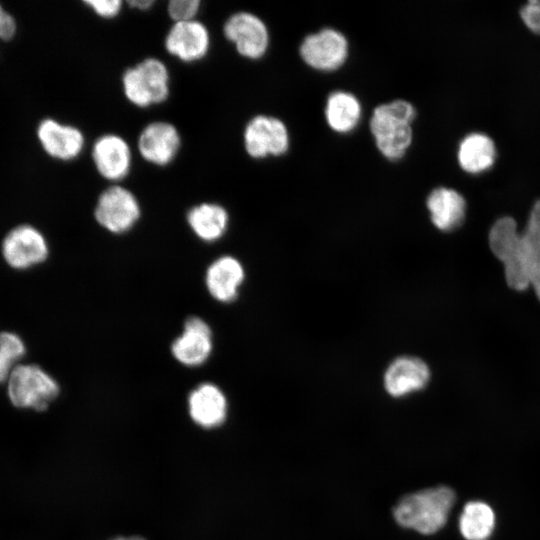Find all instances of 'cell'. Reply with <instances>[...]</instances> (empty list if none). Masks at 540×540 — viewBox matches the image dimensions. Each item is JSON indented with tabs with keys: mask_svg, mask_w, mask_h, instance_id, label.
<instances>
[{
	"mask_svg": "<svg viewBox=\"0 0 540 540\" xmlns=\"http://www.w3.org/2000/svg\"><path fill=\"white\" fill-rule=\"evenodd\" d=\"M58 394L57 382L37 365H20L10 373L8 395L16 407L42 411Z\"/></svg>",
	"mask_w": 540,
	"mask_h": 540,
	"instance_id": "cell-5",
	"label": "cell"
},
{
	"mask_svg": "<svg viewBox=\"0 0 540 540\" xmlns=\"http://www.w3.org/2000/svg\"><path fill=\"white\" fill-rule=\"evenodd\" d=\"M495 526L492 508L481 501L466 503L459 518V529L466 540H487Z\"/></svg>",
	"mask_w": 540,
	"mask_h": 540,
	"instance_id": "cell-23",
	"label": "cell"
},
{
	"mask_svg": "<svg viewBox=\"0 0 540 540\" xmlns=\"http://www.w3.org/2000/svg\"><path fill=\"white\" fill-rule=\"evenodd\" d=\"M141 209L135 195L127 188L112 185L99 196L94 216L100 226L112 233L129 231L139 220Z\"/></svg>",
	"mask_w": 540,
	"mask_h": 540,
	"instance_id": "cell-6",
	"label": "cell"
},
{
	"mask_svg": "<svg viewBox=\"0 0 540 540\" xmlns=\"http://www.w3.org/2000/svg\"><path fill=\"white\" fill-rule=\"evenodd\" d=\"M496 158L493 140L484 133L474 132L466 135L460 142L457 159L460 167L471 174L489 169Z\"/></svg>",
	"mask_w": 540,
	"mask_h": 540,
	"instance_id": "cell-20",
	"label": "cell"
},
{
	"mask_svg": "<svg viewBox=\"0 0 540 540\" xmlns=\"http://www.w3.org/2000/svg\"><path fill=\"white\" fill-rule=\"evenodd\" d=\"M201 1L199 0H171L167 11L170 18L177 22L194 20L199 12Z\"/></svg>",
	"mask_w": 540,
	"mask_h": 540,
	"instance_id": "cell-24",
	"label": "cell"
},
{
	"mask_svg": "<svg viewBox=\"0 0 540 540\" xmlns=\"http://www.w3.org/2000/svg\"><path fill=\"white\" fill-rule=\"evenodd\" d=\"M166 51L178 60L193 63L203 59L211 45L207 27L194 19L174 23L165 36Z\"/></svg>",
	"mask_w": 540,
	"mask_h": 540,
	"instance_id": "cell-10",
	"label": "cell"
},
{
	"mask_svg": "<svg viewBox=\"0 0 540 540\" xmlns=\"http://www.w3.org/2000/svg\"><path fill=\"white\" fill-rule=\"evenodd\" d=\"M537 265H540V259H539V261H538V264H537ZM536 267H537V266H536Z\"/></svg>",
	"mask_w": 540,
	"mask_h": 540,
	"instance_id": "cell-35",
	"label": "cell"
},
{
	"mask_svg": "<svg viewBox=\"0 0 540 540\" xmlns=\"http://www.w3.org/2000/svg\"><path fill=\"white\" fill-rule=\"evenodd\" d=\"M348 50L347 38L334 28H323L307 35L299 49L302 60L319 71L340 68L347 60Z\"/></svg>",
	"mask_w": 540,
	"mask_h": 540,
	"instance_id": "cell-7",
	"label": "cell"
},
{
	"mask_svg": "<svg viewBox=\"0 0 540 540\" xmlns=\"http://www.w3.org/2000/svg\"><path fill=\"white\" fill-rule=\"evenodd\" d=\"M489 245L494 255L505 267L507 284L516 290H524L530 284L540 255L518 233L513 218L502 217L492 226Z\"/></svg>",
	"mask_w": 540,
	"mask_h": 540,
	"instance_id": "cell-1",
	"label": "cell"
},
{
	"mask_svg": "<svg viewBox=\"0 0 540 540\" xmlns=\"http://www.w3.org/2000/svg\"><path fill=\"white\" fill-rule=\"evenodd\" d=\"M112 540H145V539L142 537H118Z\"/></svg>",
	"mask_w": 540,
	"mask_h": 540,
	"instance_id": "cell-33",
	"label": "cell"
},
{
	"mask_svg": "<svg viewBox=\"0 0 540 540\" xmlns=\"http://www.w3.org/2000/svg\"><path fill=\"white\" fill-rule=\"evenodd\" d=\"M0 348L14 363L25 353V346L19 336L11 332L0 333Z\"/></svg>",
	"mask_w": 540,
	"mask_h": 540,
	"instance_id": "cell-26",
	"label": "cell"
},
{
	"mask_svg": "<svg viewBox=\"0 0 540 540\" xmlns=\"http://www.w3.org/2000/svg\"><path fill=\"white\" fill-rule=\"evenodd\" d=\"M187 222L195 235L203 241L220 239L228 228L229 215L226 209L216 203H201L187 213Z\"/></svg>",
	"mask_w": 540,
	"mask_h": 540,
	"instance_id": "cell-21",
	"label": "cell"
},
{
	"mask_svg": "<svg viewBox=\"0 0 540 540\" xmlns=\"http://www.w3.org/2000/svg\"><path fill=\"white\" fill-rule=\"evenodd\" d=\"M6 12V10L3 8V6L0 4V20L1 18L3 17L4 13Z\"/></svg>",
	"mask_w": 540,
	"mask_h": 540,
	"instance_id": "cell-34",
	"label": "cell"
},
{
	"mask_svg": "<svg viewBox=\"0 0 540 540\" xmlns=\"http://www.w3.org/2000/svg\"><path fill=\"white\" fill-rule=\"evenodd\" d=\"M188 407L193 421L204 428L221 425L227 415L226 397L213 383H202L191 391Z\"/></svg>",
	"mask_w": 540,
	"mask_h": 540,
	"instance_id": "cell-18",
	"label": "cell"
},
{
	"mask_svg": "<svg viewBox=\"0 0 540 540\" xmlns=\"http://www.w3.org/2000/svg\"><path fill=\"white\" fill-rule=\"evenodd\" d=\"M416 109L409 101L393 100L378 105L370 118V131L379 152L388 160L401 159L413 139Z\"/></svg>",
	"mask_w": 540,
	"mask_h": 540,
	"instance_id": "cell-2",
	"label": "cell"
},
{
	"mask_svg": "<svg viewBox=\"0 0 540 540\" xmlns=\"http://www.w3.org/2000/svg\"><path fill=\"white\" fill-rule=\"evenodd\" d=\"M92 160L104 179L117 182L130 172L132 153L127 141L117 134H104L93 144Z\"/></svg>",
	"mask_w": 540,
	"mask_h": 540,
	"instance_id": "cell-14",
	"label": "cell"
},
{
	"mask_svg": "<svg viewBox=\"0 0 540 540\" xmlns=\"http://www.w3.org/2000/svg\"><path fill=\"white\" fill-rule=\"evenodd\" d=\"M121 82L126 99L140 108L163 103L169 97V71L161 60L154 57L126 69Z\"/></svg>",
	"mask_w": 540,
	"mask_h": 540,
	"instance_id": "cell-4",
	"label": "cell"
},
{
	"mask_svg": "<svg viewBox=\"0 0 540 540\" xmlns=\"http://www.w3.org/2000/svg\"><path fill=\"white\" fill-rule=\"evenodd\" d=\"M522 235L527 244L540 254V200L533 205L526 229Z\"/></svg>",
	"mask_w": 540,
	"mask_h": 540,
	"instance_id": "cell-25",
	"label": "cell"
},
{
	"mask_svg": "<svg viewBox=\"0 0 540 540\" xmlns=\"http://www.w3.org/2000/svg\"><path fill=\"white\" fill-rule=\"evenodd\" d=\"M83 3L101 18H114L122 9L121 0H86Z\"/></svg>",
	"mask_w": 540,
	"mask_h": 540,
	"instance_id": "cell-27",
	"label": "cell"
},
{
	"mask_svg": "<svg viewBox=\"0 0 540 540\" xmlns=\"http://www.w3.org/2000/svg\"><path fill=\"white\" fill-rule=\"evenodd\" d=\"M17 33V22L12 14L5 12L0 20V39L10 41Z\"/></svg>",
	"mask_w": 540,
	"mask_h": 540,
	"instance_id": "cell-29",
	"label": "cell"
},
{
	"mask_svg": "<svg viewBox=\"0 0 540 540\" xmlns=\"http://www.w3.org/2000/svg\"><path fill=\"white\" fill-rule=\"evenodd\" d=\"M2 250L6 262L17 269L41 263L48 255L44 236L27 224L15 227L6 235Z\"/></svg>",
	"mask_w": 540,
	"mask_h": 540,
	"instance_id": "cell-13",
	"label": "cell"
},
{
	"mask_svg": "<svg viewBox=\"0 0 540 540\" xmlns=\"http://www.w3.org/2000/svg\"><path fill=\"white\" fill-rule=\"evenodd\" d=\"M455 501L452 489L439 486L403 497L393 514L399 525L422 534H432L447 522Z\"/></svg>",
	"mask_w": 540,
	"mask_h": 540,
	"instance_id": "cell-3",
	"label": "cell"
},
{
	"mask_svg": "<svg viewBox=\"0 0 540 540\" xmlns=\"http://www.w3.org/2000/svg\"><path fill=\"white\" fill-rule=\"evenodd\" d=\"M36 135L43 151L60 161L76 159L85 145V136L79 128L53 118L41 120Z\"/></svg>",
	"mask_w": 540,
	"mask_h": 540,
	"instance_id": "cell-11",
	"label": "cell"
},
{
	"mask_svg": "<svg viewBox=\"0 0 540 540\" xmlns=\"http://www.w3.org/2000/svg\"><path fill=\"white\" fill-rule=\"evenodd\" d=\"M531 284L533 285L536 295L540 300V265H537L532 276Z\"/></svg>",
	"mask_w": 540,
	"mask_h": 540,
	"instance_id": "cell-32",
	"label": "cell"
},
{
	"mask_svg": "<svg viewBox=\"0 0 540 540\" xmlns=\"http://www.w3.org/2000/svg\"><path fill=\"white\" fill-rule=\"evenodd\" d=\"M223 33L245 58L256 60L267 52L270 40L268 28L260 17L251 12L241 11L231 15L224 23Z\"/></svg>",
	"mask_w": 540,
	"mask_h": 540,
	"instance_id": "cell-9",
	"label": "cell"
},
{
	"mask_svg": "<svg viewBox=\"0 0 540 540\" xmlns=\"http://www.w3.org/2000/svg\"><path fill=\"white\" fill-rule=\"evenodd\" d=\"M181 146L177 128L166 121H154L140 132L137 148L141 157L156 166H166L176 157Z\"/></svg>",
	"mask_w": 540,
	"mask_h": 540,
	"instance_id": "cell-12",
	"label": "cell"
},
{
	"mask_svg": "<svg viewBox=\"0 0 540 540\" xmlns=\"http://www.w3.org/2000/svg\"><path fill=\"white\" fill-rule=\"evenodd\" d=\"M245 278L242 264L232 256H222L208 267L205 282L210 295L216 300L229 303L238 296Z\"/></svg>",
	"mask_w": 540,
	"mask_h": 540,
	"instance_id": "cell-17",
	"label": "cell"
},
{
	"mask_svg": "<svg viewBox=\"0 0 540 540\" xmlns=\"http://www.w3.org/2000/svg\"><path fill=\"white\" fill-rule=\"evenodd\" d=\"M361 111V104L354 94L337 90L327 98L325 118L335 132L348 133L358 125Z\"/></svg>",
	"mask_w": 540,
	"mask_h": 540,
	"instance_id": "cell-22",
	"label": "cell"
},
{
	"mask_svg": "<svg viewBox=\"0 0 540 540\" xmlns=\"http://www.w3.org/2000/svg\"><path fill=\"white\" fill-rule=\"evenodd\" d=\"M433 225L444 232L458 228L466 212V201L456 190L448 187L433 189L426 200Z\"/></svg>",
	"mask_w": 540,
	"mask_h": 540,
	"instance_id": "cell-19",
	"label": "cell"
},
{
	"mask_svg": "<svg viewBox=\"0 0 540 540\" xmlns=\"http://www.w3.org/2000/svg\"><path fill=\"white\" fill-rule=\"evenodd\" d=\"M12 364L13 362L0 348V382H2L8 376Z\"/></svg>",
	"mask_w": 540,
	"mask_h": 540,
	"instance_id": "cell-30",
	"label": "cell"
},
{
	"mask_svg": "<svg viewBox=\"0 0 540 540\" xmlns=\"http://www.w3.org/2000/svg\"><path fill=\"white\" fill-rule=\"evenodd\" d=\"M524 24L534 33L540 34V0H531L520 9Z\"/></svg>",
	"mask_w": 540,
	"mask_h": 540,
	"instance_id": "cell-28",
	"label": "cell"
},
{
	"mask_svg": "<svg viewBox=\"0 0 540 540\" xmlns=\"http://www.w3.org/2000/svg\"><path fill=\"white\" fill-rule=\"evenodd\" d=\"M128 4L132 8H136L139 10H147L152 7V5L154 4V1L153 0H133V1H129Z\"/></svg>",
	"mask_w": 540,
	"mask_h": 540,
	"instance_id": "cell-31",
	"label": "cell"
},
{
	"mask_svg": "<svg viewBox=\"0 0 540 540\" xmlns=\"http://www.w3.org/2000/svg\"><path fill=\"white\" fill-rule=\"evenodd\" d=\"M430 376V369L422 359L403 355L388 365L383 384L390 396L399 398L422 390L428 384Z\"/></svg>",
	"mask_w": 540,
	"mask_h": 540,
	"instance_id": "cell-15",
	"label": "cell"
},
{
	"mask_svg": "<svg viewBox=\"0 0 540 540\" xmlns=\"http://www.w3.org/2000/svg\"><path fill=\"white\" fill-rule=\"evenodd\" d=\"M244 148L255 159L280 156L289 148V133L280 119L269 115H256L246 124L243 134Z\"/></svg>",
	"mask_w": 540,
	"mask_h": 540,
	"instance_id": "cell-8",
	"label": "cell"
},
{
	"mask_svg": "<svg viewBox=\"0 0 540 540\" xmlns=\"http://www.w3.org/2000/svg\"><path fill=\"white\" fill-rule=\"evenodd\" d=\"M212 331L199 317H190L184 324L183 333L172 343L174 358L185 366L203 364L212 352Z\"/></svg>",
	"mask_w": 540,
	"mask_h": 540,
	"instance_id": "cell-16",
	"label": "cell"
}]
</instances>
